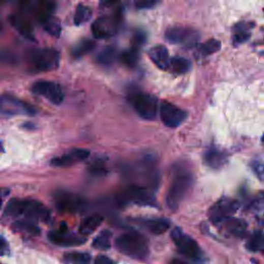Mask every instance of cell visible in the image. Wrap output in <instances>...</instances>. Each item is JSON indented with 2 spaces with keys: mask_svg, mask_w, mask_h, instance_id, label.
<instances>
[{
  "mask_svg": "<svg viewBox=\"0 0 264 264\" xmlns=\"http://www.w3.org/2000/svg\"><path fill=\"white\" fill-rule=\"evenodd\" d=\"M111 233L107 230L101 232L93 242V247L98 250H108L110 248Z\"/></svg>",
  "mask_w": 264,
  "mask_h": 264,
  "instance_id": "1f68e13d",
  "label": "cell"
},
{
  "mask_svg": "<svg viewBox=\"0 0 264 264\" xmlns=\"http://www.w3.org/2000/svg\"><path fill=\"white\" fill-rule=\"evenodd\" d=\"M9 252L8 242L4 237L0 236V255H6Z\"/></svg>",
  "mask_w": 264,
  "mask_h": 264,
  "instance_id": "60d3db41",
  "label": "cell"
},
{
  "mask_svg": "<svg viewBox=\"0 0 264 264\" xmlns=\"http://www.w3.org/2000/svg\"><path fill=\"white\" fill-rule=\"evenodd\" d=\"M14 228L18 231H22V232H26L32 236H36L40 233V228L39 226L36 224H34V222H32L31 220H21V221H17L14 223Z\"/></svg>",
  "mask_w": 264,
  "mask_h": 264,
  "instance_id": "83f0119b",
  "label": "cell"
},
{
  "mask_svg": "<svg viewBox=\"0 0 264 264\" xmlns=\"http://www.w3.org/2000/svg\"><path fill=\"white\" fill-rule=\"evenodd\" d=\"M165 39L170 44L182 45L187 49H192L198 44L199 34L193 29L175 26L165 32Z\"/></svg>",
  "mask_w": 264,
  "mask_h": 264,
  "instance_id": "52a82bcc",
  "label": "cell"
},
{
  "mask_svg": "<svg viewBox=\"0 0 264 264\" xmlns=\"http://www.w3.org/2000/svg\"><path fill=\"white\" fill-rule=\"evenodd\" d=\"M159 111L163 124L169 128L179 127L187 118V112L185 110L167 101L160 103Z\"/></svg>",
  "mask_w": 264,
  "mask_h": 264,
  "instance_id": "8fae6325",
  "label": "cell"
},
{
  "mask_svg": "<svg viewBox=\"0 0 264 264\" xmlns=\"http://www.w3.org/2000/svg\"><path fill=\"white\" fill-rule=\"evenodd\" d=\"M192 183L193 178L190 172L186 170H178L174 173L166 195V203L170 210L175 211L179 208L188 191L190 190Z\"/></svg>",
  "mask_w": 264,
  "mask_h": 264,
  "instance_id": "7a4b0ae2",
  "label": "cell"
},
{
  "mask_svg": "<svg viewBox=\"0 0 264 264\" xmlns=\"http://www.w3.org/2000/svg\"><path fill=\"white\" fill-rule=\"evenodd\" d=\"M261 252L264 254V238H263V242H262V247H261Z\"/></svg>",
  "mask_w": 264,
  "mask_h": 264,
  "instance_id": "bcb514c9",
  "label": "cell"
},
{
  "mask_svg": "<svg viewBox=\"0 0 264 264\" xmlns=\"http://www.w3.org/2000/svg\"><path fill=\"white\" fill-rule=\"evenodd\" d=\"M95 264H115L114 261L110 260L108 257L104 255H99L95 259Z\"/></svg>",
  "mask_w": 264,
  "mask_h": 264,
  "instance_id": "b9f144b4",
  "label": "cell"
},
{
  "mask_svg": "<svg viewBox=\"0 0 264 264\" xmlns=\"http://www.w3.org/2000/svg\"><path fill=\"white\" fill-rule=\"evenodd\" d=\"M36 110L27 102L11 96H0V115L5 116H34Z\"/></svg>",
  "mask_w": 264,
  "mask_h": 264,
  "instance_id": "8992f818",
  "label": "cell"
},
{
  "mask_svg": "<svg viewBox=\"0 0 264 264\" xmlns=\"http://www.w3.org/2000/svg\"><path fill=\"white\" fill-rule=\"evenodd\" d=\"M149 57L158 68L162 70H166L170 66L169 54L164 46H156L151 49L149 51Z\"/></svg>",
  "mask_w": 264,
  "mask_h": 264,
  "instance_id": "ac0fdd59",
  "label": "cell"
},
{
  "mask_svg": "<svg viewBox=\"0 0 264 264\" xmlns=\"http://www.w3.org/2000/svg\"><path fill=\"white\" fill-rule=\"evenodd\" d=\"M144 227L154 234H162L170 227V222L166 219H150L143 222Z\"/></svg>",
  "mask_w": 264,
  "mask_h": 264,
  "instance_id": "ffe728a7",
  "label": "cell"
},
{
  "mask_svg": "<svg viewBox=\"0 0 264 264\" xmlns=\"http://www.w3.org/2000/svg\"><path fill=\"white\" fill-rule=\"evenodd\" d=\"M49 241L60 247H75L83 245L86 242L84 237H78L72 233H68L66 231V226L63 224V229L61 228L58 231H51L48 234Z\"/></svg>",
  "mask_w": 264,
  "mask_h": 264,
  "instance_id": "5bb4252c",
  "label": "cell"
},
{
  "mask_svg": "<svg viewBox=\"0 0 264 264\" xmlns=\"http://www.w3.org/2000/svg\"><path fill=\"white\" fill-rule=\"evenodd\" d=\"M121 14L117 12L110 16H102L92 24V34L95 39L103 40L118 33L121 25Z\"/></svg>",
  "mask_w": 264,
  "mask_h": 264,
  "instance_id": "5b68a950",
  "label": "cell"
},
{
  "mask_svg": "<svg viewBox=\"0 0 264 264\" xmlns=\"http://www.w3.org/2000/svg\"><path fill=\"white\" fill-rule=\"evenodd\" d=\"M128 99L140 118L148 121H152L156 118L158 100L155 96L139 90H133L129 93Z\"/></svg>",
  "mask_w": 264,
  "mask_h": 264,
  "instance_id": "3957f363",
  "label": "cell"
},
{
  "mask_svg": "<svg viewBox=\"0 0 264 264\" xmlns=\"http://www.w3.org/2000/svg\"><path fill=\"white\" fill-rule=\"evenodd\" d=\"M171 239L180 253L192 260H198L201 258V250L198 244L190 237L183 232L180 227L173 228L171 231Z\"/></svg>",
  "mask_w": 264,
  "mask_h": 264,
  "instance_id": "ba28073f",
  "label": "cell"
},
{
  "mask_svg": "<svg viewBox=\"0 0 264 264\" xmlns=\"http://www.w3.org/2000/svg\"><path fill=\"white\" fill-rule=\"evenodd\" d=\"M226 155L217 149H211L206 153L204 161L212 168H220L226 162Z\"/></svg>",
  "mask_w": 264,
  "mask_h": 264,
  "instance_id": "7402d4cb",
  "label": "cell"
},
{
  "mask_svg": "<svg viewBox=\"0 0 264 264\" xmlns=\"http://www.w3.org/2000/svg\"><path fill=\"white\" fill-rule=\"evenodd\" d=\"M251 210L260 224L264 225V193L251 204Z\"/></svg>",
  "mask_w": 264,
  "mask_h": 264,
  "instance_id": "d6a6232c",
  "label": "cell"
},
{
  "mask_svg": "<svg viewBox=\"0 0 264 264\" xmlns=\"http://www.w3.org/2000/svg\"><path fill=\"white\" fill-rule=\"evenodd\" d=\"M54 200L57 209L64 213H78L86 206V201L81 196L65 191L56 193Z\"/></svg>",
  "mask_w": 264,
  "mask_h": 264,
  "instance_id": "4fadbf2b",
  "label": "cell"
},
{
  "mask_svg": "<svg viewBox=\"0 0 264 264\" xmlns=\"http://www.w3.org/2000/svg\"><path fill=\"white\" fill-rule=\"evenodd\" d=\"M10 23L25 39L29 41H34L33 27L27 18L21 15H13L10 17Z\"/></svg>",
  "mask_w": 264,
  "mask_h": 264,
  "instance_id": "e0dca14e",
  "label": "cell"
},
{
  "mask_svg": "<svg viewBox=\"0 0 264 264\" xmlns=\"http://www.w3.org/2000/svg\"><path fill=\"white\" fill-rule=\"evenodd\" d=\"M0 61L13 63V62H15V58L12 53L7 52V51H2L0 52Z\"/></svg>",
  "mask_w": 264,
  "mask_h": 264,
  "instance_id": "ab89813d",
  "label": "cell"
},
{
  "mask_svg": "<svg viewBox=\"0 0 264 264\" xmlns=\"http://www.w3.org/2000/svg\"><path fill=\"white\" fill-rule=\"evenodd\" d=\"M120 203H127V202H134L143 206H153L154 197L150 193V191L143 187L140 186H130L127 189L120 194L118 197Z\"/></svg>",
  "mask_w": 264,
  "mask_h": 264,
  "instance_id": "7c38bea8",
  "label": "cell"
},
{
  "mask_svg": "<svg viewBox=\"0 0 264 264\" xmlns=\"http://www.w3.org/2000/svg\"><path fill=\"white\" fill-rule=\"evenodd\" d=\"M103 221V217L101 215H92L85 219L80 226V233L82 236H88L93 233Z\"/></svg>",
  "mask_w": 264,
  "mask_h": 264,
  "instance_id": "44dd1931",
  "label": "cell"
},
{
  "mask_svg": "<svg viewBox=\"0 0 264 264\" xmlns=\"http://www.w3.org/2000/svg\"><path fill=\"white\" fill-rule=\"evenodd\" d=\"M27 61L35 71H51L59 66L60 55L53 49H33L28 52Z\"/></svg>",
  "mask_w": 264,
  "mask_h": 264,
  "instance_id": "277c9868",
  "label": "cell"
},
{
  "mask_svg": "<svg viewBox=\"0 0 264 264\" xmlns=\"http://www.w3.org/2000/svg\"><path fill=\"white\" fill-rule=\"evenodd\" d=\"M89 155L90 152L86 149H75L62 156L52 159L51 165L55 167H68L75 163L84 161L89 157Z\"/></svg>",
  "mask_w": 264,
  "mask_h": 264,
  "instance_id": "2e32d148",
  "label": "cell"
},
{
  "mask_svg": "<svg viewBox=\"0 0 264 264\" xmlns=\"http://www.w3.org/2000/svg\"><path fill=\"white\" fill-rule=\"evenodd\" d=\"M40 22H41L43 28L45 29V31L48 32L50 35H52L54 37L60 36L62 27H61V24H60V22L57 18L50 15V16L42 19Z\"/></svg>",
  "mask_w": 264,
  "mask_h": 264,
  "instance_id": "603a6c76",
  "label": "cell"
},
{
  "mask_svg": "<svg viewBox=\"0 0 264 264\" xmlns=\"http://www.w3.org/2000/svg\"><path fill=\"white\" fill-rule=\"evenodd\" d=\"M91 17H92V11L90 10V8L80 5L78 6L77 10H75L73 21L75 25L79 26L87 23L91 19Z\"/></svg>",
  "mask_w": 264,
  "mask_h": 264,
  "instance_id": "f1b7e54d",
  "label": "cell"
},
{
  "mask_svg": "<svg viewBox=\"0 0 264 264\" xmlns=\"http://www.w3.org/2000/svg\"><path fill=\"white\" fill-rule=\"evenodd\" d=\"M91 257L89 254L81 252L66 253L63 257L64 264H90Z\"/></svg>",
  "mask_w": 264,
  "mask_h": 264,
  "instance_id": "d4e9b609",
  "label": "cell"
},
{
  "mask_svg": "<svg viewBox=\"0 0 264 264\" xmlns=\"http://www.w3.org/2000/svg\"><path fill=\"white\" fill-rule=\"evenodd\" d=\"M223 227L227 230L230 234L237 237V238H243L248 228V224L245 220L239 219V218H228L222 222Z\"/></svg>",
  "mask_w": 264,
  "mask_h": 264,
  "instance_id": "d6986e66",
  "label": "cell"
},
{
  "mask_svg": "<svg viewBox=\"0 0 264 264\" xmlns=\"http://www.w3.org/2000/svg\"><path fill=\"white\" fill-rule=\"evenodd\" d=\"M263 236L260 231H256L249 240L247 244V249L251 252H258L261 251L262 242H263Z\"/></svg>",
  "mask_w": 264,
  "mask_h": 264,
  "instance_id": "836d02e7",
  "label": "cell"
},
{
  "mask_svg": "<svg viewBox=\"0 0 264 264\" xmlns=\"http://www.w3.org/2000/svg\"><path fill=\"white\" fill-rule=\"evenodd\" d=\"M240 204L237 200L222 197L209 210V218L214 224L222 223L226 219L232 217L239 210Z\"/></svg>",
  "mask_w": 264,
  "mask_h": 264,
  "instance_id": "9c48e42d",
  "label": "cell"
},
{
  "mask_svg": "<svg viewBox=\"0 0 264 264\" xmlns=\"http://www.w3.org/2000/svg\"><path fill=\"white\" fill-rule=\"evenodd\" d=\"M254 168H255V172H256L261 179H264V165L256 164Z\"/></svg>",
  "mask_w": 264,
  "mask_h": 264,
  "instance_id": "ee69618b",
  "label": "cell"
},
{
  "mask_svg": "<svg viewBox=\"0 0 264 264\" xmlns=\"http://www.w3.org/2000/svg\"><path fill=\"white\" fill-rule=\"evenodd\" d=\"M116 58H117V51L111 47H106L98 54L96 60L102 66H110L114 64Z\"/></svg>",
  "mask_w": 264,
  "mask_h": 264,
  "instance_id": "484cf974",
  "label": "cell"
},
{
  "mask_svg": "<svg viewBox=\"0 0 264 264\" xmlns=\"http://www.w3.org/2000/svg\"><path fill=\"white\" fill-rule=\"evenodd\" d=\"M144 42H145L144 33H142L141 31H137L134 33L132 37V47L140 49L141 46L144 44Z\"/></svg>",
  "mask_w": 264,
  "mask_h": 264,
  "instance_id": "d590c367",
  "label": "cell"
},
{
  "mask_svg": "<svg viewBox=\"0 0 264 264\" xmlns=\"http://www.w3.org/2000/svg\"><path fill=\"white\" fill-rule=\"evenodd\" d=\"M139 50L138 48L132 47L129 50H126L121 55V61L130 68H133L137 65L139 60Z\"/></svg>",
  "mask_w": 264,
  "mask_h": 264,
  "instance_id": "4316f807",
  "label": "cell"
},
{
  "mask_svg": "<svg viewBox=\"0 0 264 264\" xmlns=\"http://www.w3.org/2000/svg\"><path fill=\"white\" fill-rule=\"evenodd\" d=\"M91 172L93 174H103L104 172V164L100 161L95 162L92 166H91Z\"/></svg>",
  "mask_w": 264,
  "mask_h": 264,
  "instance_id": "f35d334b",
  "label": "cell"
},
{
  "mask_svg": "<svg viewBox=\"0 0 264 264\" xmlns=\"http://www.w3.org/2000/svg\"><path fill=\"white\" fill-rule=\"evenodd\" d=\"M159 0H135V5L138 9H151L158 4Z\"/></svg>",
  "mask_w": 264,
  "mask_h": 264,
  "instance_id": "8d00e7d4",
  "label": "cell"
},
{
  "mask_svg": "<svg viewBox=\"0 0 264 264\" xmlns=\"http://www.w3.org/2000/svg\"><path fill=\"white\" fill-rule=\"evenodd\" d=\"M249 36L250 34L247 33L246 31H243V30H239L238 33L234 35L233 37V42L234 44H242V43H245L249 40Z\"/></svg>",
  "mask_w": 264,
  "mask_h": 264,
  "instance_id": "74e56055",
  "label": "cell"
},
{
  "mask_svg": "<svg viewBox=\"0 0 264 264\" xmlns=\"http://www.w3.org/2000/svg\"><path fill=\"white\" fill-rule=\"evenodd\" d=\"M95 46H96V44L93 41L83 40L77 46L73 47V49L71 50V55L75 59L82 58L83 56L91 53L94 50Z\"/></svg>",
  "mask_w": 264,
  "mask_h": 264,
  "instance_id": "cb8c5ba5",
  "label": "cell"
},
{
  "mask_svg": "<svg viewBox=\"0 0 264 264\" xmlns=\"http://www.w3.org/2000/svg\"><path fill=\"white\" fill-rule=\"evenodd\" d=\"M24 202L25 200H21L18 198L11 199L6 207L5 214L9 217H17L22 215L24 210Z\"/></svg>",
  "mask_w": 264,
  "mask_h": 264,
  "instance_id": "4dcf8cb0",
  "label": "cell"
},
{
  "mask_svg": "<svg viewBox=\"0 0 264 264\" xmlns=\"http://www.w3.org/2000/svg\"><path fill=\"white\" fill-rule=\"evenodd\" d=\"M220 49H221V43L219 41L210 40L201 46L200 52L203 55H212V54L218 52Z\"/></svg>",
  "mask_w": 264,
  "mask_h": 264,
  "instance_id": "e575fe53",
  "label": "cell"
},
{
  "mask_svg": "<svg viewBox=\"0 0 264 264\" xmlns=\"http://www.w3.org/2000/svg\"><path fill=\"white\" fill-rule=\"evenodd\" d=\"M2 206H3V199L2 196H0V209H2Z\"/></svg>",
  "mask_w": 264,
  "mask_h": 264,
  "instance_id": "7dc6e473",
  "label": "cell"
},
{
  "mask_svg": "<svg viewBox=\"0 0 264 264\" xmlns=\"http://www.w3.org/2000/svg\"><path fill=\"white\" fill-rule=\"evenodd\" d=\"M175 73H186L191 68V62L183 57H174L170 59V66H169Z\"/></svg>",
  "mask_w": 264,
  "mask_h": 264,
  "instance_id": "f546056e",
  "label": "cell"
},
{
  "mask_svg": "<svg viewBox=\"0 0 264 264\" xmlns=\"http://www.w3.org/2000/svg\"><path fill=\"white\" fill-rule=\"evenodd\" d=\"M122 2L123 0H99V4L103 8H108L111 6H115L117 4H120Z\"/></svg>",
  "mask_w": 264,
  "mask_h": 264,
  "instance_id": "7bdbcfd3",
  "label": "cell"
},
{
  "mask_svg": "<svg viewBox=\"0 0 264 264\" xmlns=\"http://www.w3.org/2000/svg\"><path fill=\"white\" fill-rule=\"evenodd\" d=\"M3 150H4V148H3V144H2V142H0V152H2Z\"/></svg>",
  "mask_w": 264,
  "mask_h": 264,
  "instance_id": "c3c4849f",
  "label": "cell"
},
{
  "mask_svg": "<svg viewBox=\"0 0 264 264\" xmlns=\"http://www.w3.org/2000/svg\"><path fill=\"white\" fill-rule=\"evenodd\" d=\"M169 264H189V263H187V262H185L183 260H180V259H173V260L170 261Z\"/></svg>",
  "mask_w": 264,
  "mask_h": 264,
  "instance_id": "f6af8a7d",
  "label": "cell"
},
{
  "mask_svg": "<svg viewBox=\"0 0 264 264\" xmlns=\"http://www.w3.org/2000/svg\"><path fill=\"white\" fill-rule=\"evenodd\" d=\"M3 31V25H2V22H0V32Z\"/></svg>",
  "mask_w": 264,
  "mask_h": 264,
  "instance_id": "681fc988",
  "label": "cell"
},
{
  "mask_svg": "<svg viewBox=\"0 0 264 264\" xmlns=\"http://www.w3.org/2000/svg\"><path fill=\"white\" fill-rule=\"evenodd\" d=\"M115 245L119 252L134 259H143L149 254L148 242L138 232L132 231L120 236Z\"/></svg>",
  "mask_w": 264,
  "mask_h": 264,
  "instance_id": "6da1fadb",
  "label": "cell"
},
{
  "mask_svg": "<svg viewBox=\"0 0 264 264\" xmlns=\"http://www.w3.org/2000/svg\"><path fill=\"white\" fill-rule=\"evenodd\" d=\"M23 214L26 219L31 221H43L48 222L51 218V212L40 201L33 199L25 200Z\"/></svg>",
  "mask_w": 264,
  "mask_h": 264,
  "instance_id": "9a60e30c",
  "label": "cell"
},
{
  "mask_svg": "<svg viewBox=\"0 0 264 264\" xmlns=\"http://www.w3.org/2000/svg\"><path fill=\"white\" fill-rule=\"evenodd\" d=\"M32 92L36 95H40L53 104H60L64 99V93L60 85L49 82V81H40L33 84L31 88Z\"/></svg>",
  "mask_w": 264,
  "mask_h": 264,
  "instance_id": "30bf717a",
  "label": "cell"
}]
</instances>
